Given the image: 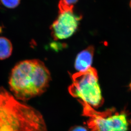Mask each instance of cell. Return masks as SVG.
Instances as JSON below:
<instances>
[{
	"instance_id": "cell-3",
	"label": "cell",
	"mask_w": 131,
	"mask_h": 131,
	"mask_svg": "<svg viewBox=\"0 0 131 131\" xmlns=\"http://www.w3.org/2000/svg\"><path fill=\"white\" fill-rule=\"evenodd\" d=\"M71 78L72 83L68 91L72 96L93 108H98L102 105L104 100L95 69L91 67L84 72L75 73Z\"/></svg>"
},
{
	"instance_id": "cell-8",
	"label": "cell",
	"mask_w": 131,
	"mask_h": 131,
	"mask_svg": "<svg viewBox=\"0 0 131 131\" xmlns=\"http://www.w3.org/2000/svg\"><path fill=\"white\" fill-rule=\"evenodd\" d=\"M4 6L9 9H14L17 7L20 0H0Z\"/></svg>"
},
{
	"instance_id": "cell-7",
	"label": "cell",
	"mask_w": 131,
	"mask_h": 131,
	"mask_svg": "<svg viewBox=\"0 0 131 131\" xmlns=\"http://www.w3.org/2000/svg\"><path fill=\"white\" fill-rule=\"evenodd\" d=\"M13 47L11 41L4 37H0V60L9 58L12 53Z\"/></svg>"
},
{
	"instance_id": "cell-1",
	"label": "cell",
	"mask_w": 131,
	"mask_h": 131,
	"mask_svg": "<svg viewBox=\"0 0 131 131\" xmlns=\"http://www.w3.org/2000/svg\"><path fill=\"white\" fill-rule=\"evenodd\" d=\"M51 79L49 71L43 62L29 59L15 65L11 73L9 85L15 99L26 101L42 94Z\"/></svg>"
},
{
	"instance_id": "cell-11",
	"label": "cell",
	"mask_w": 131,
	"mask_h": 131,
	"mask_svg": "<svg viewBox=\"0 0 131 131\" xmlns=\"http://www.w3.org/2000/svg\"><path fill=\"white\" fill-rule=\"evenodd\" d=\"M130 7L131 8V1H130Z\"/></svg>"
},
{
	"instance_id": "cell-4",
	"label": "cell",
	"mask_w": 131,
	"mask_h": 131,
	"mask_svg": "<svg viewBox=\"0 0 131 131\" xmlns=\"http://www.w3.org/2000/svg\"><path fill=\"white\" fill-rule=\"evenodd\" d=\"M83 115L88 117L87 124L90 131H128L129 123L126 114L114 109L99 112L88 104L80 102Z\"/></svg>"
},
{
	"instance_id": "cell-6",
	"label": "cell",
	"mask_w": 131,
	"mask_h": 131,
	"mask_svg": "<svg viewBox=\"0 0 131 131\" xmlns=\"http://www.w3.org/2000/svg\"><path fill=\"white\" fill-rule=\"evenodd\" d=\"M94 48L90 46L79 53L77 56L75 62V68L79 72H84L91 68Z\"/></svg>"
},
{
	"instance_id": "cell-10",
	"label": "cell",
	"mask_w": 131,
	"mask_h": 131,
	"mask_svg": "<svg viewBox=\"0 0 131 131\" xmlns=\"http://www.w3.org/2000/svg\"><path fill=\"white\" fill-rule=\"evenodd\" d=\"M68 4L70 5H73V4H75L78 1V0H64Z\"/></svg>"
},
{
	"instance_id": "cell-5",
	"label": "cell",
	"mask_w": 131,
	"mask_h": 131,
	"mask_svg": "<svg viewBox=\"0 0 131 131\" xmlns=\"http://www.w3.org/2000/svg\"><path fill=\"white\" fill-rule=\"evenodd\" d=\"M59 13L57 18L51 26V35L55 40L69 37L75 32L82 16L74 13L73 5L68 4L64 0L59 3Z\"/></svg>"
},
{
	"instance_id": "cell-2",
	"label": "cell",
	"mask_w": 131,
	"mask_h": 131,
	"mask_svg": "<svg viewBox=\"0 0 131 131\" xmlns=\"http://www.w3.org/2000/svg\"><path fill=\"white\" fill-rule=\"evenodd\" d=\"M0 131H47L42 115L0 87Z\"/></svg>"
},
{
	"instance_id": "cell-9",
	"label": "cell",
	"mask_w": 131,
	"mask_h": 131,
	"mask_svg": "<svg viewBox=\"0 0 131 131\" xmlns=\"http://www.w3.org/2000/svg\"><path fill=\"white\" fill-rule=\"evenodd\" d=\"M69 131H88L83 126H73L70 129Z\"/></svg>"
}]
</instances>
